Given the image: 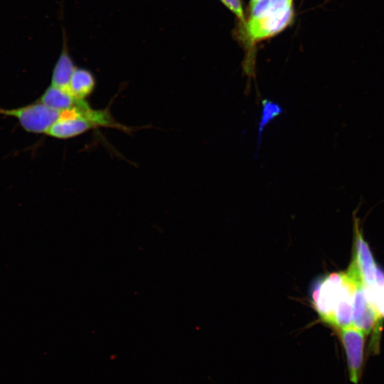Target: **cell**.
I'll return each instance as SVG.
<instances>
[{"label": "cell", "instance_id": "cell-1", "mask_svg": "<svg viewBox=\"0 0 384 384\" xmlns=\"http://www.w3.org/2000/svg\"><path fill=\"white\" fill-rule=\"evenodd\" d=\"M359 270L352 260L347 271L332 272L316 281L311 303L322 323L336 330L353 325V302Z\"/></svg>", "mask_w": 384, "mask_h": 384}, {"label": "cell", "instance_id": "cell-2", "mask_svg": "<svg viewBox=\"0 0 384 384\" xmlns=\"http://www.w3.org/2000/svg\"><path fill=\"white\" fill-rule=\"evenodd\" d=\"M98 127L130 131L129 127L113 117L109 109H94L85 100L78 106L63 110L46 135L58 139H68Z\"/></svg>", "mask_w": 384, "mask_h": 384}, {"label": "cell", "instance_id": "cell-3", "mask_svg": "<svg viewBox=\"0 0 384 384\" xmlns=\"http://www.w3.org/2000/svg\"><path fill=\"white\" fill-rule=\"evenodd\" d=\"M294 18L293 0H258L250 4L244 23L247 40L255 43L284 30Z\"/></svg>", "mask_w": 384, "mask_h": 384}, {"label": "cell", "instance_id": "cell-4", "mask_svg": "<svg viewBox=\"0 0 384 384\" xmlns=\"http://www.w3.org/2000/svg\"><path fill=\"white\" fill-rule=\"evenodd\" d=\"M62 111L52 109L38 100L12 109L0 107V114L15 118L26 132L36 134H46Z\"/></svg>", "mask_w": 384, "mask_h": 384}, {"label": "cell", "instance_id": "cell-5", "mask_svg": "<svg viewBox=\"0 0 384 384\" xmlns=\"http://www.w3.org/2000/svg\"><path fill=\"white\" fill-rule=\"evenodd\" d=\"M338 332L345 351L349 380L353 384H358L364 365L366 334L353 325Z\"/></svg>", "mask_w": 384, "mask_h": 384}, {"label": "cell", "instance_id": "cell-6", "mask_svg": "<svg viewBox=\"0 0 384 384\" xmlns=\"http://www.w3.org/2000/svg\"><path fill=\"white\" fill-rule=\"evenodd\" d=\"M382 317L379 315L373 303L368 298L361 274L356 282L353 302V326L363 331L366 335L372 331L375 332V351L378 349V325ZM376 352V353H377Z\"/></svg>", "mask_w": 384, "mask_h": 384}, {"label": "cell", "instance_id": "cell-7", "mask_svg": "<svg viewBox=\"0 0 384 384\" xmlns=\"http://www.w3.org/2000/svg\"><path fill=\"white\" fill-rule=\"evenodd\" d=\"M355 251L353 260L359 270L364 287L370 289L375 285L378 267L356 220L355 221Z\"/></svg>", "mask_w": 384, "mask_h": 384}, {"label": "cell", "instance_id": "cell-8", "mask_svg": "<svg viewBox=\"0 0 384 384\" xmlns=\"http://www.w3.org/2000/svg\"><path fill=\"white\" fill-rule=\"evenodd\" d=\"M76 67L70 55L68 39L64 32L61 51L54 65L50 85L68 90L70 80Z\"/></svg>", "mask_w": 384, "mask_h": 384}, {"label": "cell", "instance_id": "cell-9", "mask_svg": "<svg viewBox=\"0 0 384 384\" xmlns=\"http://www.w3.org/2000/svg\"><path fill=\"white\" fill-rule=\"evenodd\" d=\"M37 100L52 109L62 111L78 106L86 100H79L69 90L50 85Z\"/></svg>", "mask_w": 384, "mask_h": 384}, {"label": "cell", "instance_id": "cell-10", "mask_svg": "<svg viewBox=\"0 0 384 384\" xmlns=\"http://www.w3.org/2000/svg\"><path fill=\"white\" fill-rule=\"evenodd\" d=\"M96 86L94 74L85 68L76 67L70 80L68 90L76 98L86 100Z\"/></svg>", "mask_w": 384, "mask_h": 384}, {"label": "cell", "instance_id": "cell-11", "mask_svg": "<svg viewBox=\"0 0 384 384\" xmlns=\"http://www.w3.org/2000/svg\"><path fill=\"white\" fill-rule=\"evenodd\" d=\"M262 109L258 127V139L256 154L260 148L262 134L265 128L270 123V122L283 112L281 106L275 102L265 99L262 100Z\"/></svg>", "mask_w": 384, "mask_h": 384}, {"label": "cell", "instance_id": "cell-12", "mask_svg": "<svg viewBox=\"0 0 384 384\" xmlns=\"http://www.w3.org/2000/svg\"><path fill=\"white\" fill-rule=\"evenodd\" d=\"M365 289L379 315L384 318V282L370 289L365 287Z\"/></svg>", "mask_w": 384, "mask_h": 384}, {"label": "cell", "instance_id": "cell-13", "mask_svg": "<svg viewBox=\"0 0 384 384\" xmlns=\"http://www.w3.org/2000/svg\"><path fill=\"white\" fill-rule=\"evenodd\" d=\"M230 11H232L241 21L245 22V14L241 0H220Z\"/></svg>", "mask_w": 384, "mask_h": 384}, {"label": "cell", "instance_id": "cell-14", "mask_svg": "<svg viewBox=\"0 0 384 384\" xmlns=\"http://www.w3.org/2000/svg\"><path fill=\"white\" fill-rule=\"evenodd\" d=\"M257 1H258V0H250V4H252L255 3V2H256Z\"/></svg>", "mask_w": 384, "mask_h": 384}]
</instances>
